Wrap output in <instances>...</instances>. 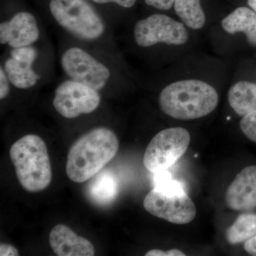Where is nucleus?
<instances>
[{
	"label": "nucleus",
	"instance_id": "nucleus-1",
	"mask_svg": "<svg viewBox=\"0 0 256 256\" xmlns=\"http://www.w3.org/2000/svg\"><path fill=\"white\" fill-rule=\"evenodd\" d=\"M162 112L180 121L203 118L218 107L220 92L229 82V68L218 56L194 52L154 72Z\"/></svg>",
	"mask_w": 256,
	"mask_h": 256
},
{
	"label": "nucleus",
	"instance_id": "nucleus-2",
	"mask_svg": "<svg viewBox=\"0 0 256 256\" xmlns=\"http://www.w3.org/2000/svg\"><path fill=\"white\" fill-rule=\"evenodd\" d=\"M128 24V48L154 72L197 50L200 34L176 16L159 12Z\"/></svg>",
	"mask_w": 256,
	"mask_h": 256
},
{
	"label": "nucleus",
	"instance_id": "nucleus-3",
	"mask_svg": "<svg viewBox=\"0 0 256 256\" xmlns=\"http://www.w3.org/2000/svg\"><path fill=\"white\" fill-rule=\"evenodd\" d=\"M60 64L67 78L100 92L120 84L138 82L126 62L66 36L60 50Z\"/></svg>",
	"mask_w": 256,
	"mask_h": 256
},
{
	"label": "nucleus",
	"instance_id": "nucleus-4",
	"mask_svg": "<svg viewBox=\"0 0 256 256\" xmlns=\"http://www.w3.org/2000/svg\"><path fill=\"white\" fill-rule=\"evenodd\" d=\"M119 149L116 133L106 127L94 128L78 138L70 148L66 171L76 183H82L102 171Z\"/></svg>",
	"mask_w": 256,
	"mask_h": 256
},
{
	"label": "nucleus",
	"instance_id": "nucleus-5",
	"mask_svg": "<svg viewBox=\"0 0 256 256\" xmlns=\"http://www.w3.org/2000/svg\"><path fill=\"white\" fill-rule=\"evenodd\" d=\"M10 159L21 186L28 192L43 191L50 186L52 170L46 143L40 136H23L10 148Z\"/></svg>",
	"mask_w": 256,
	"mask_h": 256
},
{
	"label": "nucleus",
	"instance_id": "nucleus-6",
	"mask_svg": "<svg viewBox=\"0 0 256 256\" xmlns=\"http://www.w3.org/2000/svg\"><path fill=\"white\" fill-rule=\"evenodd\" d=\"M154 188L144 198L146 212L174 224L190 223L196 216V208L180 182L172 180L168 170L154 175Z\"/></svg>",
	"mask_w": 256,
	"mask_h": 256
},
{
	"label": "nucleus",
	"instance_id": "nucleus-7",
	"mask_svg": "<svg viewBox=\"0 0 256 256\" xmlns=\"http://www.w3.org/2000/svg\"><path fill=\"white\" fill-rule=\"evenodd\" d=\"M207 34L216 56L233 60L242 41L256 48V13L248 6H238L218 18Z\"/></svg>",
	"mask_w": 256,
	"mask_h": 256
},
{
	"label": "nucleus",
	"instance_id": "nucleus-8",
	"mask_svg": "<svg viewBox=\"0 0 256 256\" xmlns=\"http://www.w3.org/2000/svg\"><path fill=\"white\" fill-rule=\"evenodd\" d=\"M45 42L21 47L5 48L0 67L8 76L12 88L18 90H31L41 82H47L48 72H44V60H50V50L44 48Z\"/></svg>",
	"mask_w": 256,
	"mask_h": 256
},
{
	"label": "nucleus",
	"instance_id": "nucleus-9",
	"mask_svg": "<svg viewBox=\"0 0 256 256\" xmlns=\"http://www.w3.org/2000/svg\"><path fill=\"white\" fill-rule=\"evenodd\" d=\"M191 141L188 130L166 128L151 140L144 154V165L153 174L171 168L184 156Z\"/></svg>",
	"mask_w": 256,
	"mask_h": 256
},
{
	"label": "nucleus",
	"instance_id": "nucleus-10",
	"mask_svg": "<svg viewBox=\"0 0 256 256\" xmlns=\"http://www.w3.org/2000/svg\"><path fill=\"white\" fill-rule=\"evenodd\" d=\"M101 100L100 92L66 77L55 88L53 106L62 117L72 120L95 112Z\"/></svg>",
	"mask_w": 256,
	"mask_h": 256
},
{
	"label": "nucleus",
	"instance_id": "nucleus-11",
	"mask_svg": "<svg viewBox=\"0 0 256 256\" xmlns=\"http://www.w3.org/2000/svg\"><path fill=\"white\" fill-rule=\"evenodd\" d=\"M41 23L32 12L20 11L0 22V44L4 48L30 46L44 42Z\"/></svg>",
	"mask_w": 256,
	"mask_h": 256
},
{
	"label": "nucleus",
	"instance_id": "nucleus-12",
	"mask_svg": "<svg viewBox=\"0 0 256 256\" xmlns=\"http://www.w3.org/2000/svg\"><path fill=\"white\" fill-rule=\"evenodd\" d=\"M226 202L235 210H250L256 207V166H247L230 184Z\"/></svg>",
	"mask_w": 256,
	"mask_h": 256
},
{
	"label": "nucleus",
	"instance_id": "nucleus-13",
	"mask_svg": "<svg viewBox=\"0 0 256 256\" xmlns=\"http://www.w3.org/2000/svg\"><path fill=\"white\" fill-rule=\"evenodd\" d=\"M50 246L58 256H92L95 249L92 242L77 235L64 224L55 226L50 234Z\"/></svg>",
	"mask_w": 256,
	"mask_h": 256
},
{
	"label": "nucleus",
	"instance_id": "nucleus-14",
	"mask_svg": "<svg viewBox=\"0 0 256 256\" xmlns=\"http://www.w3.org/2000/svg\"><path fill=\"white\" fill-rule=\"evenodd\" d=\"M175 16L191 31L200 34L214 23L205 10L202 0H175Z\"/></svg>",
	"mask_w": 256,
	"mask_h": 256
},
{
	"label": "nucleus",
	"instance_id": "nucleus-15",
	"mask_svg": "<svg viewBox=\"0 0 256 256\" xmlns=\"http://www.w3.org/2000/svg\"><path fill=\"white\" fill-rule=\"evenodd\" d=\"M227 92L229 106L240 117L256 110V82L234 76Z\"/></svg>",
	"mask_w": 256,
	"mask_h": 256
},
{
	"label": "nucleus",
	"instance_id": "nucleus-16",
	"mask_svg": "<svg viewBox=\"0 0 256 256\" xmlns=\"http://www.w3.org/2000/svg\"><path fill=\"white\" fill-rule=\"evenodd\" d=\"M118 192V184L112 171L104 170L92 178L87 188L89 200L98 206L110 204Z\"/></svg>",
	"mask_w": 256,
	"mask_h": 256
},
{
	"label": "nucleus",
	"instance_id": "nucleus-17",
	"mask_svg": "<svg viewBox=\"0 0 256 256\" xmlns=\"http://www.w3.org/2000/svg\"><path fill=\"white\" fill-rule=\"evenodd\" d=\"M256 235V214H244L239 216L226 232V238L232 244L246 242Z\"/></svg>",
	"mask_w": 256,
	"mask_h": 256
},
{
	"label": "nucleus",
	"instance_id": "nucleus-18",
	"mask_svg": "<svg viewBox=\"0 0 256 256\" xmlns=\"http://www.w3.org/2000/svg\"><path fill=\"white\" fill-rule=\"evenodd\" d=\"M240 128L250 140L256 143V110L242 118Z\"/></svg>",
	"mask_w": 256,
	"mask_h": 256
},
{
	"label": "nucleus",
	"instance_id": "nucleus-19",
	"mask_svg": "<svg viewBox=\"0 0 256 256\" xmlns=\"http://www.w3.org/2000/svg\"><path fill=\"white\" fill-rule=\"evenodd\" d=\"M148 6L154 8L160 12H164L174 8L175 0H144Z\"/></svg>",
	"mask_w": 256,
	"mask_h": 256
},
{
	"label": "nucleus",
	"instance_id": "nucleus-20",
	"mask_svg": "<svg viewBox=\"0 0 256 256\" xmlns=\"http://www.w3.org/2000/svg\"><path fill=\"white\" fill-rule=\"evenodd\" d=\"M12 86L4 70L0 67V100H5L10 95Z\"/></svg>",
	"mask_w": 256,
	"mask_h": 256
},
{
	"label": "nucleus",
	"instance_id": "nucleus-21",
	"mask_svg": "<svg viewBox=\"0 0 256 256\" xmlns=\"http://www.w3.org/2000/svg\"><path fill=\"white\" fill-rule=\"evenodd\" d=\"M97 4H114L124 9H131L136 4L137 0H92Z\"/></svg>",
	"mask_w": 256,
	"mask_h": 256
},
{
	"label": "nucleus",
	"instance_id": "nucleus-22",
	"mask_svg": "<svg viewBox=\"0 0 256 256\" xmlns=\"http://www.w3.org/2000/svg\"><path fill=\"white\" fill-rule=\"evenodd\" d=\"M0 256H18V252L16 248L10 244H1L0 245Z\"/></svg>",
	"mask_w": 256,
	"mask_h": 256
},
{
	"label": "nucleus",
	"instance_id": "nucleus-23",
	"mask_svg": "<svg viewBox=\"0 0 256 256\" xmlns=\"http://www.w3.org/2000/svg\"><path fill=\"white\" fill-rule=\"evenodd\" d=\"M244 248L250 255L256 256V235L246 242Z\"/></svg>",
	"mask_w": 256,
	"mask_h": 256
},
{
	"label": "nucleus",
	"instance_id": "nucleus-24",
	"mask_svg": "<svg viewBox=\"0 0 256 256\" xmlns=\"http://www.w3.org/2000/svg\"><path fill=\"white\" fill-rule=\"evenodd\" d=\"M146 256H168V252H163L159 249H153L146 254Z\"/></svg>",
	"mask_w": 256,
	"mask_h": 256
},
{
	"label": "nucleus",
	"instance_id": "nucleus-25",
	"mask_svg": "<svg viewBox=\"0 0 256 256\" xmlns=\"http://www.w3.org/2000/svg\"><path fill=\"white\" fill-rule=\"evenodd\" d=\"M247 5L256 13V0H247Z\"/></svg>",
	"mask_w": 256,
	"mask_h": 256
}]
</instances>
